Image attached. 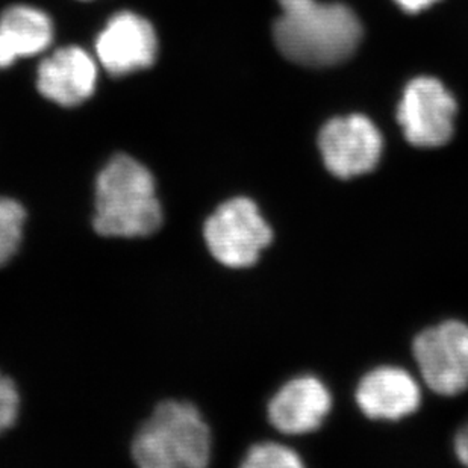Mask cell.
<instances>
[{
  "label": "cell",
  "mask_w": 468,
  "mask_h": 468,
  "mask_svg": "<svg viewBox=\"0 0 468 468\" xmlns=\"http://www.w3.org/2000/svg\"><path fill=\"white\" fill-rule=\"evenodd\" d=\"M278 2L282 13L274 23V43L290 61L306 67L335 66L349 59L361 43L363 27L345 5Z\"/></svg>",
  "instance_id": "6da1fadb"
},
{
  "label": "cell",
  "mask_w": 468,
  "mask_h": 468,
  "mask_svg": "<svg viewBox=\"0 0 468 468\" xmlns=\"http://www.w3.org/2000/svg\"><path fill=\"white\" fill-rule=\"evenodd\" d=\"M163 220L154 173L126 154L112 156L96 177L94 230L108 239H144Z\"/></svg>",
  "instance_id": "7a4b0ae2"
},
{
  "label": "cell",
  "mask_w": 468,
  "mask_h": 468,
  "mask_svg": "<svg viewBox=\"0 0 468 468\" xmlns=\"http://www.w3.org/2000/svg\"><path fill=\"white\" fill-rule=\"evenodd\" d=\"M211 453L208 423L184 400L159 403L133 440V461L143 468H204Z\"/></svg>",
  "instance_id": "3957f363"
},
{
  "label": "cell",
  "mask_w": 468,
  "mask_h": 468,
  "mask_svg": "<svg viewBox=\"0 0 468 468\" xmlns=\"http://www.w3.org/2000/svg\"><path fill=\"white\" fill-rule=\"evenodd\" d=\"M204 239L218 264L243 270L257 264L273 243L274 232L255 200L237 196L218 205L207 218Z\"/></svg>",
  "instance_id": "277c9868"
},
{
  "label": "cell",
  "mask_w": 468,
  "mask_h": 468,
  "mask_svg": "<svg viewBox=\"0 0 468 468\" xmlns=\"http://www.w3.org/2000/svg\"><path fill=\"white\" fill-rule=\"evenodd\" d=\"M412 355L424 384L453 398L468 389V324L446 320L426 327L412 341Z\"/></svg>",
  "instance_id": "5b68a950"
},
{
  "label": "cell",
  "mask_w": 468,
  "mask_h": 468,
  "mask_svg": "<svg viewBox=\"0 0 468 468\" xmlns=\"http://www.w3.org/2000/svg\"><path fill=\"white\" fill-rule=\"evenodd\" d=\"M317 146L332 176L354 179L378 167L384 138L368 117L352 114L329 120L318 133Z\"/></svg>",
  "instance_id": "8992f818"
},
{
  "label": "cell",
  "mask_w": 468,
  "mask_h": 468,
  "mask_svg": "<svg viewBox=\"0 0 468 468\" xmlns=\"http://www.w3.org/2000/svg\"><path fill=\"white\" fill-rule=\"evenodd\" d=\"M456 112L458 105L449 90L435 78L421 76L408 84L399 103L398 122L410 144L437 149L453 137Z\"/></svg>",
  "instance_id": "52a82bcc"
},
{
  "label": "cell",
  "mask_w": 468,
  "mask_h": 468,
  "mask_svg": "<svg viewBox=\"0 0 468 468\" xmlns=\"http://www.w3.org/2000/svg\"><path fill=\"white\" fill-rule=\"evenodd\" d=\"M101 66L112 76L144 70L155 62L158 37L146 18L123 11L111 17L96 40Z\"/></svg>",
  "instance_id": "ba28073f"
},
{
  "label": "cell",
  "mask_w": 468,
  "mask_h": 468,
  "mask_svg": "<svg viewBox=\"0 0 468 468\" xmlns=\"http://www.w3.org/2000/svg\"><path fill=\"white\" fill-rule=\"evenodd\" d=\"M331 389L314 375L288 380L270 399L267 417L276 431L285 435H305L322 428L331 414Z\"/></svg>",
  "instance_id": "9c48e42d"
},
{
  "label": "cell",
  "mask_w": 468,
  "mask_h": 468,
  "mask_svg": "<svg viewBox=\"0 0 468 468\" xmlns=\"http://www.w3.org/2000/svg\"><path fill=\"white\" fill-rule=\"evenodd\" d=\"M423 393L419 380L398 366L367 371L355 389V402L367 419L399 421L419 411Z\"/></svg>",
  "instance_id": "30bf717a"
},
{
  "label": "cell",
  "mask_w": 468,
  "mask_h": 468,
  "mask_svg": "<svg viewBox=\"0 0 468 468\" xmlns=\"http://www.w3.org/2000/svg\"><path fill=\"white\" fill-rule=\"evenodd\" d=\"M98 71V62L87 50L67 46L41 61L37 89L50 102L71 108L93 96Z\"/></svg>",
  "instance_id": "8fae6325"
},
{
  "label": "cell",
  "mask_w": 468,
  "mask_h": 468,
  "mask_svg": "<svg viewBox=\"0 0 468 468\" xmlns=\"http://www.w3.org/2000/svg\"><path fill=\"white\" fill-rule=\"evenodd\" d=\"M53 23L41 9L14 5L0 16V69L49 49Z\"/></svg>",
  "instance_id": "7c38bea8"
},
{
  "label": "cell",
  "mask_w": 468,
  "mask_h": 468,
  "mask_svg": "<svg viewBox=\"0 0 468 468\" xmlns=\"http://www.w3.org/2000/svg\"><path fill=\"white\" fill-rule=\"evenodd\" d=\"M27 217L20 202L0 197V265L8 264L20 250Z\"/></svg>",
  "instance_id": "4fadbf2b"
},
{
  "label": "cell",
  "mask_w": 468,
  "mask_h": 468,
  "mask_svg": "<svg viewBox=\"0 0 468 468\" xmlns=\"http://www.w3.org/2000/svg\"><path fill=\"white\" fill-rule=\"evenodd\" d=\"M303 465L296 451L274 441L253 444L241 463L244 468H301Z\"/></svg>",
  "instance_id": "5bb4252c"
},
{
  "label": "cell",
  "mask_w": 468,
  "mask_h": 468,
  "mask_svg": "<svg viewBox=\"0 0 468 468\" xmlns=\"http://www.w3.org/2000/svg\"><path fill=\"white\" fill-rule=\"evenodd\" d=\"M20 393L11 378L0 371V433L13 428L20 414Z\"/></svg>",
  "instance_id": "9a60e30c"
},
{
  "label": "cell",
  "mask_w": 468,
  "mask_h": 468,
  "mask_svg": "<svg viewBox=\"0 0 468 468\" xmlns=\"http://www.w3.org/2000/svg\"><path fill=\"white\" fill-rule=\"evenodd\" d=\"M453 451L461 464L468 467V421L456 432L453 440Z\"/></svg>",
  "instance_id": "2e32d148"
},
{
  "label": "cell",
  "mask_w": 468,
  "mask_h": 468,
  "mask_svg": "<svg viewBox=\"0 0 468 468\" xmlns=\"http://www.w3.org/2000/svg\"><path fill=\"white\" fill-rule=\"evenodd\" d=\"M398 2L399 6L403 9V11H407L410 14L420 13V11H423V9L429 8V6H432L433 4H437L440 0H396Z\"/></svg>",
  "instance_id": "e0dca14e"
}]
</instances>
